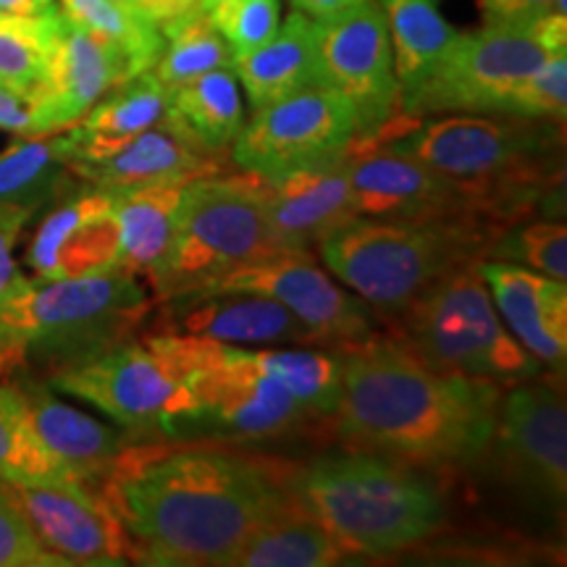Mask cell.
<instances>
[{
  "label": "cell",
  "mask_w": 567,
  "mask_h": 567,
  "mask_svg": "<svg viewBox=\"0 0 567 567\" xmlns=\"http://www.w3.org/2000/svg\"><path fill=\"white\" fill-rule=\"evenodd\" d=\"M151 334H193L237 347H316L310 331L266 295L182 292L155 300Z\"/></svg>",
  "instance_id": "d6986e66"
},
{
  "label": "cell",
  "mask_w": 567,
  "mask_h": 567,
  "mask_svg": "<svg viewBox=\"0 0 567 567\" xmlns=\"http://www.w3.org/2000/svg\"><path fill=\"white\" fill-rule=\"evenodd\" d=\"M0 494L38 542L69 567L130 563V536L101 494L82 484H9Z\"/></svg>",
  "instance_id": "e0dca14e"
},
{
  "label": "cell",
  "mask_w": 567,
  "mask_h": 567,
  "mask_svg": "<svg viewBox=\"0 0 567 567\" xmlns=\"http://www.w3.org/2000/svg\"><path fill=\"white\" fill-rule=\"evenodd\" d=\"M32 216L27 208H0V379L27 368V297L34 281L21 274L11 252Z\"/></svg>",
  "instance_id": "836d02e7"
},
{
  "label": "cell",
  "mask_w": 567,
  "mask_h": 567,
  "mask_svg": "<svg viewBox=\"0 0 567 567\" xmlns=\"http://www.w3.org/2000/svg\"><path fill=\"white\" fill-rule=\"evenodd\" d=\"M195 292V289H193ZM197 292H252L281 302L300 321L316 347L342 350L379 334L371 305L347 292L318 266L313 252L276 250L234 268Z\"/></svg>",
  "instance_id": "2e32d148"
},
{
  "label": "cell",
  "mask_w": 567,
  "mask_h": 567,
  "mask_svg": "<svg viewBox=\"0 0 567 567\" xmlns=\"http://www.w3.org/2000/svg\"><path fill=\"white\" fill-rule=\"evenodd\" d=\"M486 260H507L567 284V229L557 221L515 224L496 237Z\"/></svg>",
  "instance_id": "74e56055"
},
{
  "label": "cell",
  "mask_w": 567,
  "mask_h": 567,
  "mask_svg": "<svg viewBox=\"0 0 567 567\" xmlns=\"http://www.w3.org/2000/svg\"><path fill=\"white\" fill-rule=\"evenodd\" d=\"M234 59L258 51L281 27L279 0H218L208 11Z\"/></svg>",
  "instance_id": "ab89813d"
},
{
  "label": "cell",
  "mask_w": 567,
  "mask_h": 567,
  "mask_svg": "<svg viewBox=\"0 0 567 567\" xmlns=\"http://www.w3.org/2000/svg\"><path fill=\"white\" fill-rule=\"evenodd\" d=\"M118 3L130 6V9L140 11L151 24L158 27H168L172 21H179L189 13L205 11L203 9V0H118Z\"/></svg>",
  "instance_id": "ee69618b"
},
{
  "label": "cell",
  "mask_w": 567,
  "mask_h": 567,
  "mask_svg": "<svg viewBox=\"0 0 567 567\" xmlns=\"http://www.w3.org/2000/svg\"><path fill=\"white\" fill-rule=\"evenodd\" d=\"M189 182H161L147 187L116 189L113 197V216L118 221V271L132 276H151L161 264L174 229V213L179 197Z\"/></svg>",
  "instance_id": "83f0119b"
},
{
  "label": "cell",
  "mask_w": 567,
  "mask_h": 567,
  "mask_svg": "<svg viewBox=\"0 0 567 567\" xmlns=\"http://www.w3.org/2000/svg\"><path fill=\"white\" fill-rule=\"evenodd\" d=\"M168 116H172V92L153 71H142L101 97L80 124L69 126L76 145L71 161L97 158L137 137L140 132L163 124Z\"/></svg>",
  "instance_id": "484cf974"
},
{
  "label": "cell",
  "mask_w": 567,
  "mask_h": 567,
  "mask_svg": "<svg viewBox=\"0 0 567 567\" xmlns=\"http://www.w3.org/2000/svg\"><path fill=\"white\" fill-rule=\"evenodd\" d=\"M484 24L528 30L538 19L547 17L551 0H478Z\"/></svg>",
  "instance_id": "7bdbcfd3"
},
{
  "label": "cell",
  "mask_w": 567,
  "mask_h": 567,
  "mask_svg": "<svg viewBox=\"0 0 567 567\" xmlns=\"http://www.w3.org/2000/svg\"><path fill=\"white\" fill-rule=\"evenodd\" d=\"M258 363L276 375L287 392L300 402V408L313 421H331L342 394V363L334 350L313 347H258Z\"/></svg>",
  "instance_id": "d6a6232c"
},
{
  "label": "cell",
  "mask_w": 567,
  "mask_h": 567,
  "mask_svg": "<svg viewBox=\"0 0 567 567\" xmlns=\"http://www.w3.org/2000/svg\"><path fill=\"white\" fill-rule=\"evenodd\" d=\"M132 76L137 74L122 51L63 17L45 74L32 90L40 134L80 124L92 105Z\"/></svg>",
  "instance_id": "ffe728a7"
},
{
  "label": "cell",
  "mask_w": 567,
  "mask_h": 567,
  "mask_svg": "<svg viewBox=\"0 0 567 567\" xmlns=\"http://www.w3.org/2000/svg\"><path fill=\"white\" fill-rule=\"evenodd\" d=\"M224 168L221 153L203 147L174 113L163 124L140 132L137 137L97 158L71 161V174L111 193L161 182H193L200 176L224 174Z\"/></svg>",
  "instance_id": "7402d4cb"
},
{
  "label": "cell",
  "mask_w": 567,
  "mask_h": 567,
  "mask_svg": "<svg viewBox=\"0 0 567 567\" xmlns=\"http://www.w3.org/2000/svg\"><path fill=\"white\" fill-rule=\"evenodd\" d=\"M394 53V74L402 97L417 90L457 38L442 17L439 0H379Z\"/></svg>",
  "instance_id": "f1b7e54d"
},
{
  "label": "cell",
  "mask_w": 567,
  "mask_h": 567,
  "mask_svg": "<svg viewBox=\"0 0 567 567\" xmlns=\"http://www.w3.org/2000/svg\"><path fill=\"white\" fill-rule=\"evenodd\" d=\"M24 400L27 415L53 455L66 463L80 484L95 492L97 484L116 463L126 446L140 442L130 431H118L95 417L80 413L53 394V386L30 368H19L9 375Z\"/></svg>",
  "instance_id": "cb8c5ba5"
},
{
  "label": "cell",
  "mask_w": 567,
  "mask_h": 567,
  "mask_svg": "<svg viewBox=\"0 0 567 567\" xmlns=\"http://www.w3.org/2000/svg\"><path fill=\"white\" fill-rule=\"evenodd\" d=\"M551 53L559 51H551L536 27L515 30L484 24L478 32H457L421 87L402 97V116L410 122L446 113L502 116L513 90Z\"/></svg>",
  "instance_id": "8fae6325"
},
{
  "label": "cell",
  "mask_w": 567,
  "mask_h": 567,
  "mask_svg": "<svg viewBox=\"0 0 567 567\" xmlns=\"http://www.w3.org/2000/svg\"><path fill=\"white\" fill-rule=\"evenodd\" d=\"M358 140L352 111L334 90L316 84L255 111L231 145L239 172L264 182L337 158Z\"/></svg>",
  "instance_id": "9a60e30c"
},
{
  "label": "cell",
  "mask_w": 567,
  "mask_h": 567,
  "mask_svg": "<svg viewBox=\"0 0 567 567\" xmlns=\"http://www.w3.org/2000/svg\"><path fill=\"white\" fill-rule=\"evenodd\" d=\"M163 53L153 66V74L168 90L208 74L213 69H231L234 53L221 32L213 27L208 11L189 13L179 21L163 27Z\"/></svg>",
  "instance_id": "d590c367"
},
{
  "label": "cell",
  "mask_w": 567,
  "mask_h": 567,
  "mask_svg": "<svg viewBox=\"0 0 567 567\" xmlns=\"http://www.w3.org/2000/svg\"><path fill=\"white\" fill-rule=\"evenodd\" d=\"M55 392L80 396L140 442L176 439L193 413L184 375L145 334L92 363L48 375Z\"/></svg>",
  "instance_id": "7c38bea8"
},
{
  "label": "cell",
  "mask_w": 567,
  "mask_h": 567,
  "mask_svg": "<svg viewBox=\"0 0 567 567\" xmlns=\"http://www.w3.org/2000/svg\"><path fill=\"white\" fill-rule=\"evenodd\" d=\"M436 172L499 197L528 218L563 184V124L515 116L446 113L386 140Z\"/></svg>",
  "instance_id": "277c9868"
},
{
  "label": "cell",
  "mask_w": 567,
  "mask_h": 567,
  "mask_svg": "<svg viewBox=\"0 0 567 567\" xmlns=\"http://www.w3.org/2000/svg\"><path fill=\"white\" fill-rule=\"evenodd\" d=\"M567 113V51L551 53L534 74L526 76L507 97L502 116L530 122L565 124Z\"/></svg>",
  "instance_id": "f35d334b"
},
{
  "label": "cell",
  "mask_w": 567,
  "mask_h": 567,
  "mask_svg": "<svg viewBox=\"0 0 567 567\" xmlns=\"http://www.w3.org/2000/svg\"><path fill=\"white\" fill-rule=\"evenodd\" d=\"M484 457L499 476L536 499L563 507L567 496V408L563 375L509 384Z\"/></svg>",
  "instance_id": "5bb4252c"
},
{
  "label": "cell",
  "mask_w": 567,
  "mask_h": 567,
  "mask_svg": "<svg viewBox=\"0 0 567 567\" xmlns=\"http://www.w3.org/2000/svg\"><path fill=\"white\" fill-rule=\"evenodd\" d=\"M478 266L457 268L405 310L389 316V337L436 371L502 386L534 379L542 373V363L509 334Z\"/></svg>",
  "instance_id": "52a82bcc"
},
{
  "label": "cell",
  "mask_w": 567,
  "mask_h": 567,
  "mask_svg": "<svg viewBox=\"0 0 567 567\" xmlns=\"http://www.w3.org/2000/svg\"><path fill=\"white\" fill-rule=\"evenodd\" d=\"M172 92V113L213 153H229L247 122L234 69H213Z\"/></svg>",
  "instance_id": "f546056e"
},
{
  "label": "cell",
  "mask_w": 567,
  "mask_h": 567,
  "mask_svg": "<svg viewBox=\"0 0 567 567\" xmlns=\"http://www.w3.org/2000/svg\"><path fill=\"white\" fill-rule=\"evenodd\" d=\"M231 69L243 84L252 111L266 109V105L305 87L323 84L321 63H318L316 21L300 11H292L266 45L243 59H234Z\"/></svg>",
  "instance_id": "d4e9b609"
},
{
  "label": "cell",
  "mask_w": 567,
  "mask_h": 567,
  "mask_svg": "<svg viewBox=\"0 0 567 567\" xmlns=\"http://www.w3.org/2000/svg\"><path fill=\"white\" fill-rule=\"evenodd\" d=\"M352 147L337 158L264 182L268 229L279 250L313 252L331 231L358 218L350 182Z\"/></svg>",
  "instance_id": "44dd1931"
},
{
  "label": "cell",
  "mask_w": 567,
  "mask_h": 567,
  "mask_svg": "<svg viewBox=\"0 0 567 567\" xmlns=\"http://www.w3.org/2000/svg\"><path fill=\"white\" fill-rule=\"evenodd\" d=\"M0 130L17 137H40L38 103H34L32 90L0 82Z\"/></svg>",
  "instance_id": "b9f144b4"
},
{
  "label": "cell",
  "mask_w": 567,
  "mask_h": 567,
  "mask_svg": "<svg viewBox=\"0 0 567 567\" xmlns=\"http://www.w3.org/2000/svg\"><path fill=\"white\" fill-rule=\"evenodd\" d=\"M118 221L109 189L76 179L34 231L27 266L34 281L118 271Z\"/></svg>",
  "instance_id": "ac0fdd59"
},
{
  "label": "cell",
  "mask_w": 567,
  "mask_h": 567,
  "mask_svg": "<svg viewBox=\"0 0 567 567\" xmlns=\"http://www.w3.org/2000/svg\"><path fill=\"white\" fill-rule=\"evenodd\" d=\"M350 182L358 216L371 221H471L499 231L523 221L499 197L452 179L389 142L354 140Z\"/></svg>",
  "instance_id": "30bf717a"
},
{
  "label": "cell",
  "mask_w": 567,
  "mask_h": 567,
  "mask_svg": "<svg viewBox=\"0 0 567 567\" xmlns=\"http://www.w3.org/2000/svg\"><path fill=\"white\" fill-rule=\"evenodd\" d=\"M61 19L59 6L38 17L0 13V82L21 90L38 87L59 38Z\"/></svg>",
  "instance_id": "8d00e7d4"
},
{
  "label": "cell",
  "mask_w": 567,
  "mask_h": 567,
  "mask_svg": "<svg viewBox=\"0 0 567 567\" xmlns=\"http://www.w3.org/2000/svg\"><path fill=\"white\" fill-rule=\"evenodd\" d=\"M289 465L203 442L126 446L95 492L130 536V559L158 567H229L255 528L292 513Z\"/></svg>",
  "instance_id": "6da1fadb"
},
{
  "label": "cell",
  "mask_w": 567,
  "mask_h": 567,
  "mask_svg": "<svg viewBox=\"0 0 567 567\" xmlns=\"http://www.w3.org/2000/svg\"><path fill=\"white\" fill-rule=\"evenodd\" d=\"M342 363L337 434L421 471L484 460L507 386L429 368L389 334L334 350Z\"/></svg>",
  "instance_id": "7a4b0ae2"
},
{
  "label": "cell",
  "mask_w": 567,
  "mask_h": 567,
  "mask_svg": "<svg viewBox=\"0 0 567 567\" xmlns=\"http://www.w3.org/2000/svg\"><path fill=\"white\" fill-rule=\"evenodd\" d=\"M421 467L354 450L289 467L292 505L313 517L350 557H392L431 542L446 505Z\"/></svg>",
  "instance_id": "3957f363"
},
{
  "label": "cell",
  "mask_w": 567,
  "mask_h": 567,
  "mask_svg": "<svg viewBox=\"0 0 567 567\" xmlns=\"http://www.w3.org/2000/svg\"><path fill=\"white\" fill-rule=\"evenodd\" d=\"M492 302L517 342L549 373L567 363V284L507 260L478 266Z\"/></svg>",
  "instance_id": "603a6c76"
},
{
  "label": "cell",
  "mask_w": 567,
  "mask_h": 567,
  "mask_svg": "<svg viewBox=\"0 0 567 567\" xmlns=\"http://www.w3.org/2000/svg\"><path fill=\"white\" fill-rule=\"evenodd\" d=\"M318 63L323 87L334 90L352 111L358 140L386 142L415 122L402 116V92L394 53L379 0L329 21H316Z\"/></svg>",
  "instance_id": "4fadbf2b"
},
{
  "label": "cell",
  "mask_w": 567,
  "mask_h": 567,
  "mask_svg": "<svg viewBox=\"0 0 567 567\" xmlns=\"http://www.w3.org/2000/svg\"><path fill=\"white\" fill-rule=\"evenodd\" d=\"M347 559L342 544L295 507L255 528L229 567H334Z\"/></svg>",
  "instance_id": "4dcf8cb0"
},
{
  "label": "cell",
  "mask_w": 567,
  "mask_h": 567,
  "mask_svg": "<svg viewBox=\"0 0 567 567\" xmlns=\"http://www.w3.org/2000/svg\"><path fill=\"white\" fill-rule=\"evenodd\" d=\"M0 567H69L48 551L0 494Z\"/></svg>",
  "instance_id": "60d3db41"
},
{
  "label": "cell",
  "mask_w": 567,
  "mask_h": 567,
  "mask_svg": "<svg viewBox=\"0 0 567 567\" xmlns=\"http://www.w3.org/2000/svg\"><path fill=\"white\" fill-rule=\"evenodd\" d=\"M153 308L145 284L124 271L34 281L27 297V368L48 379L92 363L134 342Z\"/></svg>",
  "instance_id": "9c48e42d"
},
{
  "label": "cell",
  "mask_w": 567,
  "mask_h": 567,
  "mask_svg": "<svg viewBox=\"0 0 567 567\" xmlns=\"http://www.w3.org/2000/svg\"><path fill=\"white\" fill-rule=\"evenodd\" d=\"M61 13L82 30L111 42L130 61L134 74L153 71L163 53V34L140 11L118 0H61Z\"/></svg>",
  "instance_id": "e575fe53"
},
{
  "label": "cell",
  "mask_w": 567,
  "mask_h": 567,
  "mask_svg": "<svg viewBox=\"0 0 567 567\" xmlns=\"http://www.w3.org/2000/svg\"><path fill=\"white\" fill-rule=\"evenodd\" d=\"M53 0H0L3 17H38L53 9Z\"/></svg>",
  "instance_id": "bcb514c9"
},
{
  "label": "cell",
  "mask_w": 567,
  "mask_h": 567,
  "mask_svg": "<svg viewBox=\"0 0 567 567\" xmlns=\"http://www.w3.org/2000/svg\"><path fill=\"white\" fill-rule=\"evenodd\" d=\"M216 3H218V0H203V9H205V11H210L213 6H216Z\"/></svg>",
  "instance_id": "7dc6e473"
},
{
  "label": "cell",
  "mask_w": 567,
  "mask_h": 567,
  "mask_svg": "<svg viewBox=\"0 0 567 567\" xmlns=\"http://www.w3.org/2000/svg\"><path fill=\"white\" fill-rule=\"evenodd\" d=\"M74 137L69 130L40 137H17L0 153V208H27L38 213L42 205L61 197L80 176L71 174Z\"/></svg>",
  "instance_id": "4316f807"
},
{
  "label": "cell",
  "mask_w": 567,
  "mask_h": 567,
  "mask_svg": "<svg viewBox=\"0 0 567 567\" xmlns=\"http://www.w3.org/2000/svg\"><path fill=\"white\" fill-rule=\"evenodd\" d=\"M360 3H365V0H292V9L313 21H329L358 9Z\"/></svg>",
  "instance_id": "f6af8a7d"
},
{
  "label": "cell",
  "mask_w": 567,
  "mask_h": 567,
  "mask_svg": "<svg viewBox=\"0 0 567 567\" xmlns=\"http://www.w3.org/2000/svg\"><path fill=\"white\" fill-rule=\"evenodd\" d=\"M499 229L471 221L354 218L316 247L339 281L373 310L394 316L444 276L484 264Z\"/></svg>",
  "instance_id": "5b68a950"
},
{
  "label": "cell",
  "mask_w": 567,
  "mask_h": 567,
  "mask_svg": "<svg viewBox=\"0 0 567 567\" xmlns=\"http://www.w3.org/2000/svg\"><path fill=\"white\" fill-rule=\"evenodd\" d=\"M142 334L179 368L193 394V413L174 442H271L316 423L255 350L193 334Z\"/></svg>",
  "instance_id": "8992f818"
},
{
  "label": "cell",
  "mask_w": 567,
  "mask_h": 567,
  "mask_svg": "<svg viewBox=\"0 0 567 567\" xmlns=\"http://www.w3.org/2000/svg\"><path fill=\"white\" fill-rule=\"evenodd\" d=\"M279 250L268 229L264 179L210 174L184 187L161 264L147 276L155 300L205 289L234 268Z\"/></svg>",
  "instance_id": "ba28073f"
},
{
  "label": "cell",
  "mask_w": 567,
  "mask_h": 567,
  "mask_svg": "<svg viewBox=\"0 0 567 567\" xmlns=\"http://www.w3.org/2000/svg\"><path fill=\"white\" fill-rule=\"evenodd\" d=\"M0 481L9 484H80L74 471L48 450L11 381L0 384ZM84 486V484H82Z\"/></svg>",
  "instance_id": "1f68e13d"
}]
</instances>
